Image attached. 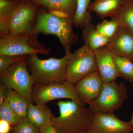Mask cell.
<instances>
[{
	"label": "cell",
	"instance_id": "obj_27",
	"mask_svg": "<svg viewBox=\"0 0 133 133\" xmlns=\"http://www.w3.org/2000/svg\"><path fill=\"white\" fill-rule=\"evenodd\" d=\"M9 122L0 119V133H10L12 128Z\"/></svg>",
	"mask_w": 133,
	"mask_h": 133
},
{
	"label": "cell",
	"instance_id": "obj_6",
	"mask_svg": "<svg viewBox=\"0 0 133 133\" xmlns=\"http://www.w3.org/2000/svg\"><path fill=\"white\" fill-rule=\"evenodd\" d=\"M127 86L116 81L104 83L97 98L88 104L92 113H114L122 107L128 98Z\"/></svg>",
	"mask_w": 133,
	"mask_h": 133
},
{
	"label": "cell",
	"instance_id": "obj_14",
	"mask_svg": "<svg viewBox=\"0 0 133 133\" xmlns=\"http://www.w3.org/2000/svg\"><path fill=\"white\" fill-rule=\"evenodd\" d=\"M27 118L38 128L52 124L54 116L52 111L46 104L30 103L27 113Z\"/></svg>",
	"mask_w": 133,
	"mask_h": 133
},
{
	"label": "cell",
	"instance_id": "obj_12",
	"mask_svg": "<svg viewBox=\"0 0 133 133\" xmlns=\"http://www.w3.org/2000/svg\"><path fill=\"white\" fill-rule=\"evenodd\" d=\"M104 83L97 71L85 76L74 86L79 96L88 105L98 97Z\"/></svg>",
	"mask_w": 133,
	"mask_h": 133
},
{
	"label": "cell",
	"instance_id": "obj_21",
	"mask_svg": "<svg viewBox=\"0 0 133 133\" xmlns=\"http://www.w3.org/2000/svg\"><path fill=\"white\" fill-rule=\"evenodd\" d=\"M21 0H0V36L6 33L10 16Z\"/></svg>",
	"mask_w": 133,
	"mask_h": 133
},
{
	"label": "cell",
	"instance_id": "obj_4",
	"mask_svg": "<svg viewBox=\"0 0 133 133\" xmlns=\"http://www.w3.org/2000/svg\"><path fill=\"white\" fill-rule=\"evenodd\" d=\"M51 49L46 48L37 38L30 34L0 36V55L10 56L48 55Z\"/></svg>",
	"mask_w": 133,
	"mask_h": 133
},
{
	"label": "cell",
	"instance_id": "obj_25",
	"mask_svg": "<svg viewBox=\"0 0 133 133\" xmlns=\"http://www.w3.org/2000/svg\"><path fill=\"white\" fill-rule=\"evenodd\" d=\"M12 133H41L40 128L27 117L13 126Z\"/></svg>",
	"mask_w": 133,
	"mask_h": 133
},
{
	"label": "cell",
	"instance_id": "obj_20",
	"mask_svg": "<svg viewBox=\"0 0 133 133\" xmlns=\"http://www.w3.org/2000/svg\"><path fill=\"white\" fill-rule=\"evenodd\" d=\"M91 0H76V9L73 17L74 25L83 29L91 23L92 17L88 9Z\"/></svg>",
	"mask_w": 133,
	"mask_h": 133
},
{
	"label": "cell",
	"instance_id": "obj_9",
	"mask_svg": "<svg viewBox=\"0 0 133 133\" xmlns=\"http://www.w3.org/2000/svg\"><path fill=\"white\" fill-rule=\"evenodd\" d=\"M97 71L94 52L84 44L71 53L67 65L66 81L75 85L85 76Z\"/></svg>",
	"mask_w": 133,
	"mask_h": 133
},
{
	"label": "cell",
	"instance_id": "obj_22",
	"mask_svg": "<svg viewBox=\"0 0 133 133\" xmlns=\"http://www.w3.org/2000/svg\"><path fill=\"white\" fill-rule=\"evenodd\" d=\"M115 64L121 74L126 80L133 81V62L126 57L113 54Z\"/></svg>",
	"mask_w": 133,
	"mask_h": 133
},
{
	"label": "cell",
	"instance_id": "obj_29",
	"mask_svg": "<svg viewBox=\"0 0 133 133\" xmlns=\"http://www.w3.org/2000/svg\"><path fill=\"white\" fill-rule=\"evenodd\" d=\"M7 87L1 83L0 85V104L6 100Z\"/></svg>",
	"mask_w": 133,
	"mask_h": 133
},
{
	"label": "cell",
	"instance_id": "obj_7",
	"mask_svg": "<svg viewBox=\"0 0 133 133\" xmlns=\"http://www.w3.org/2000/svg\"><path fill=\"white\" fill-rule=\"evenodd\" d=\"M63 98L74 101L80 105L87 104L79 96L74 85L67 81L35 83L33 86V101L36 104H46L51 101Z\"/></svg>",
	"mask_w": 133,
	"mask_h": 133
},
{
	"label": "cell",
	"instance_id": "obj_13",
	"mask_svg": "<svg viewBox=\"0 0 133 133\" xmlns=\"http://www.w3.org/2000/svg\"><path fill=\"white\" fill-rule=\"evenodd\" d=\"M106 46L114 55L133 62V33L131 31L119 26Z\"/></svg>",
	"mask_w": 133,
	"mask_h": 133
},
{
	"label": "cell",
	"instance_id": "obj_8",
	"mask_svg": "<svg viewBox=\"0 0 133 133\" xmlns=\"http://www.w3.org/2000/svg\"><path fill=\"white\" fill-rule=\"evenodd\" d=\"M39 6L31 0H21L10 16L5 35L31 33L35 24Z\"/></svg>",
	"mask_w": 133,
	"mask_h": 133
},
{
	"label": "cell",
	"instance_id": "obj_2",
	"mask_svg": "<svg viewBox=\"0 0 133 133\" xmlns=\"http://www.w3.org/2000/svg\"><path fill=\"white\" fill-rule=\"evenodd\" d=\"M74 25L73 17L58 16L41 9L38 11L35 27L30 34L37 37L41 33L56 36L65 50L71 48L78 41V36L73 30Z\"/></svg>",
	"mask_w": 133,
	"mask_h": 133
},
{
	"label": "cell",
	"instance_id": "obj_23",
	"mask_svg": "<svg viewBox=\"0 0 133 133\" xmlns=\"http://www.w3.org/2000/svg\"><path fill=\"white\" fill-rule=\"evenodd\" d=\"M0 119L8 122L11 125L14 126L22 118L12 109L6 100L0 104Z\"/></svg>",
	"mask_w": 133,
	"mask_h": 133
},
{
	"label": "cell",
	"instance_id": "obj_30",
	"mask_svg": "<svg viewBox=\"0 0 133 133\" xmlns=\"http://www.w3.org/2000/svg\"><path fill=\"white\" fill-rule=\"evenodd\" d=\"M130 122H131V124H132L133 125V114H132V115L131 120H130Z\"/></svg>",
	"mask_w": 133,
	"mask_h": 133
},
{
	"label": "cell",
	"instance_id": "obj_18",
	"mask_svg": "<svg viewBox=\"0 0 133 133\" xmlns=\"http://www.w3.org/2000/svg\"><path fill=\"white\" fill-rule=\"evenodd\" d=\"M120 27L133 33V0H125L120 8L111 17Z\"/></svg>",
	"mask_w": 133,
	"mask_h": 133
},
{
	"label": "cell",
	"instance_id": "obj_11",
	"mask_svg": "<svg viewBox=\"0 0 133 133\" xmlns=\"http://www.w3.org/2000/svg\"><path fill=\"white\" fill-rule=\"evenodd\" d=\"M94 52L98 71L104 83L116 81L122 77L115 64L113 54L106 46Z\"/></svg>",
	"mask_w": 133,
	"mask_h": 133
},
{
	"label": "cell",
	"instance_id": "obj_10",
	"mask_svg": "<svg viewBox=\"0 0 133 133\" xmlns=\"http://www.w3.org/2000/svg\"><path fill=\"white\" fill-rule=\"evenodd\" d=\"M133 125L131 122L120 119L114 113H92L88 133H131Z\"/></svg>",
	"mask_w": 133,
	"mask_h": 133
},
{
	"label": "cell",
	"instance_id": "obj_24",
	"mask_svg": "<svg viewBox=\"0 0 133 133\" xmlns=\"http://www.w3.org/2000/svg\"><path fill=\"white\" fill-rule=\"evenodd\" d=\"M119 25L115 19L104 20L96 26L97 31L101 35L110 39L118 31Z\"/></svg>",
	"mask_w": 133,
	"mask_h": 133
},
{
	"label": "cell",
	"instance_id": "obj_3",
	"mask_svg": "<svg viewBox=\"0 0 133 133\" xmlns=\"http://www.w3.org/2000/svg\"><path fill=\"white\" fill-rule=\"evenodd\" d=\"M70 49L65 50L64 56L59 58L52 57L42 59L39 58L37 55L28 56L27 66L35 83L66 81L67 65L71 54Z\"/></svg>",
	"mask_w": 133,
	"mask_h": 133
},
{
	"label": "cell",
	"instance_id": "obj_15",
	"mask_svg": "<svg viewBox=\"0 0 133 133\" xmlns=\"http://www.w3.org/2000/svg\"><path fill=\"white\" fill-rule=\"evenodd\" d=\"M125 0H94L88 11L95 13L101 19L111 17L124 4Z\"/></svg>",
	"mask_w": 133,
	"mask_h": 133
},
{
	"label": "cell",
	"instance_id": "obj_16",
	"mask_svg": "<svg viewBox=\"0 0 133 133\" xmlns=\"http://www.w3.org/2000/svg\"><path fill=\"white\" fill-rule=\"evenodd\" d=\"M83 29L82 38L85 44L93 51L107 46L109 42L110 39L98 33L92 23L87 24Z\"/></svg>",
	"mask_w": 133,
	"mask_h": 133
},
{
	"label": "cell",
	"instance_id": "obj_19",
	"mask_svg": "<svg viewBox=\"0 0 133 133\" xmlns=\"http://www.w3.org/2000/svg\"><path fill=\"white\" fill-rule=\"evenodd\" d=\"M6 100L12 109L22 118L27 117L30 103L24 96L15 90L7 87Z\"/></svg>",
	"mask_w": 133,
	"mask_h": 133
},
{
	"label": "cell",
	"instance_id": "obj_28",
	"mask_svg": "<svg viewBox=\"0 0 133 133\" xmlns=\"http://www.w3.org/2000/svg\"><path fill=\"white\" fill-rule=\"evenodd\" d=\"M41 133H59L52 124L44 126L40 128Z\"/></svg>",
	"mask_w": 133,
	"mask_h": 133
},
{
	"label": "cell",
	"instance_id": "obj_26",
	"mask_svg": "<svg viewBox=\"0 0 133 133\" xmlns=\"http://www.w3.org/2000/svg\"><path fill=\"white\" fill-rule=\"evenodd\" d=\"M28 56L0 55V72L4 71L15 63L26 58Z\"/></svg>",
	"mask_w": 133,
	"mask_h": 133
},
{
	"label": "cell",
	"instance_id": "obj_1",
	"mask_svg": "<svg viewBox=\"0 0 133 133\" xmlns=\"http://www.w3.org/2000/svg\"><path fill=\"white\" fill-rule=\"evenodd\" d=\"M59 115L52 119V125L59 133H88L92 113L85 105L74 101H60L55 103Z\"/></svg>",
	"mask_w": 133,
	"mask_h": 133
},
{
	"label": "cell",
	"instance_id": "obj_5",
	"mask_svg": "<svg viewBox=\"0 0 133 133\" xmlns=\"http://www.w3.org/2000/svg\"><path fill=\"white\" fill-rule=\"evenodd\" d=\"M27 57L0 72V79L6 87L16 91L33 103V87L35 82L28 70Z\"/></svg>",
	"mask_w": 133,
	"mask_h": 133
},
{
	"label": "cell",
	"instance_id": "obj_17",
	"mask_svg": "<svg viewBox=\"0 0 133 133\" xmlns=\"http://www.w3.org/2000/svg\"><path fill=\"white\" fill-rule=\"evenodd\" d=\"M38 6L44 7L48 10H58L73 17L76 9V0H31Z\"/></svg>",
	"mask_w": 133,
	"mask_h": 133
}]
</instances>
